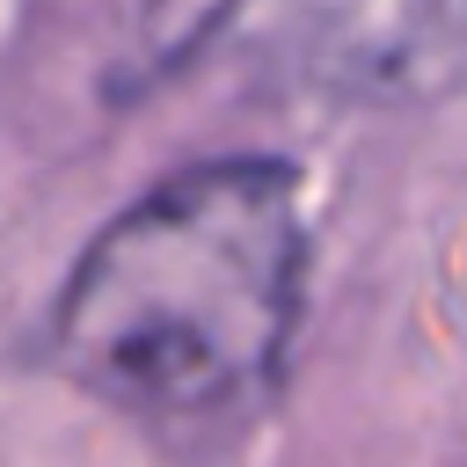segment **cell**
I'll return each instance as SVG.
<instances>
[{
    "mask_svg": "<svg viewBox=\"0 0 467 467\" xmlns=\"http://www.w3.org/2000/svg\"><path fill=\"white\" fill-rule=\"evenodd\" d=\"M299 285V175L285 161H204L88 241L58 292L51 343L58 365L124 416L226 423L277 387Z\"/></svg>",
    "mask_w": 467,
    "mask_h": 467,
    "instance_id": "1",
    "label": "cell"
},
{
    "mask_svg": "<svg viewBox=\"0 0 467 467\" xmlns=\"http://www.w3.org/2000/svg\"><path fill=\"white\" fill-rule=\"evenodd\" d=\"M153 44L234 51L343 102H431L467 80V0H153Z\"/></svg>",
    "mask_w": 467,
    "mask_h": 467,
    "instance_id": "2",
    "label": "cell"
}]
</instances>
